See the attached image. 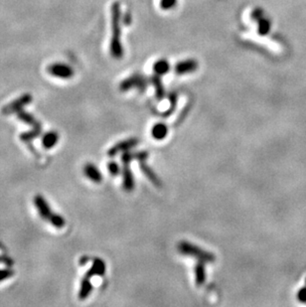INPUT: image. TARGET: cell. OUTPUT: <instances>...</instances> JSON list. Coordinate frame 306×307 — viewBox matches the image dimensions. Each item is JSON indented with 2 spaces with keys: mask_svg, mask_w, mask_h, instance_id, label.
Listing matches in <instances>:
<instances>
[{
  "mask_svg": "<svg viewBox=\"0 0 306 307\" xmlns=\"http://www.w3.org/2000/svg\"><path fill=\"white\" fill-rule=\"evenodd\" d=\"M177 249L181 255L196 258L198 261H201L205 264H212L216 260L215 256L212 253H209L200 246L192 245L191 243L186 241L180 242L177 245Z\"/></svg>",
  "mask_w": 306,
  "mask_h": 307,
  "instance_id": "cell-1",
  "label": "cell"
},
{
  "mask_svg": "<svg viewBox=\"0 0 306 307\" xmlns=\"http://www.w3.org/2000/svg\"><path fill=\"white\" fill-rule=\"evenodd\" d=\"M120 9L119 4L114 3L112 8V21H113V37L110 41V54L114 57H121L122 56V45L120 42Z\"/></svg>",
  "mask_w": 306,
  "mask_h": 307,
  "instance_id": "cell-2",
  "label": "cell"
},
{
  "mask_svg": "<svg viewBox=\"0 0 306 307\" xmlns=\"http://www.w3.org/2000/svg\"><path fill=\"white\" fill-rule=\"evenodd\" d=\"M33 101V97L30 94H24L12 102L7 103L1 109V113L5 116H9L12 114H17L23 109V107L27 106Z\"/></svg>",
  "mask_w": 306,
  "mask_h": 307,
  "instance_id": "cell-3",
  "label": "cell"
},
{
  "mask_svg": "<svg viewBox=\"0 0 306 307\" xmlns=\"http://www.w3.org/2000/svg\"><path fill=\"white\" fill-rule=\"evenodd\" d=\"M47 72L58 79L62 80H70L74 77V70L69 65L63 64V63H54L48 66Z\"/></svg>",
  "mask_w": 306,
  "mask_h": 307,
  "instance_id": "cell-4",
  "label": "cell"
},
{
  "mask_svg": "<svg viewBox=\"0 0 306 307\" xmlns=\"http://www.w3.org/2000/svg\"><path fill=\"white\" fill-rule=\"evenodd\" d=\"M140 141L137 138H128L125 141H122L117 144H115L114 146H112L108 150H107V155L109 157H115L116 155H118L119 153L125 152L130 150L131 148H134L136 145H138Z\"/></svg>",
  "mask_w": 306,
  "mask_h": 307,
  "instance_id": "cell-5",
  "label": "cell"
},
{
  "mask_svg": "<svg viewBox=\"0 0 306 307\" xmlns=\"http://www.w3.org/2000/svg\"><path fill=\"white\" fill-rule=\"evenodd\" d=\"M33 203L35 205L42 219L44 221L49 222V220L53 216L54 212L52 211L50 205L46 201V199L42 195H36L33 199Z\"/></svg>",
  "mask_w": 306,
  "mask_h": 307,
  "instance_id": "cell-6",
  "label": "cell"
},
{
  "mask_svg": "<svg viewBox=\"0 0 306 307\" xmlns=\"http://www.w3.org/2000/svg\"><path fill=\"white\" fill-rule=\"evenodd\" d=\"M146 87V82L141 76H133L126 80H124L120 85V90L122 92H127L131 89H138V90H144Z\"/></svg>",
  "mask_w": 306,
  "mask_h": 307,
  "instance_id": "cell-7",
  "label": "cell"
},
{
  "mask_svg": "<svg viewBox=\"0 0 306 307\" xmlns=\"http://www.w3.org/2000/svg\"><path fill=\"white\" fill-rule=\"evenodd\" d=\"M85 176L96 184L102 183V175L100 169L93 163H87L84 166Z\"/></svg>",
  "mask_w": 306,
  "mask_h": 307,
  "instance_id": "cell-8",
  "label": "cell"
},
{
  "mask_svg": "<svg viewBox=\"0 0 306 307\" xmlns=\"http://www.w3.org/2000/svg\"><path fill=\"white\" fill-rule=\"evenodd\" d=\"M123 189L126 192L133 191L135 187L134 177L132 174V171L129 167V164H123Z\"/></svg>",
  "mask_w": 306,
  "mask_h": 307,
  "instance_id": "cell-9",
  "label": "cell"
},
{
  "mask_svg": "<svg viewBox=\"0 0 306 307\" xmlns=\"http://www.w3.org/2000/svg\"><path fill=\"white\" fill-rule=\"evenodd\" d=\"M105 270H106L105 263L102 261V259L96 258V259L94 260V262H93L92 267L86 272V275H85V276L90 277V278H92V277L95 276V275L102 276V275H104Z\"/></svg>",
  "mask_w": 306,
  "mask_h": 307,
  "instance_id": "cell-10",
  "label": "cell"
},
{
  "mask_svg": "<svg viewBox=\"0 0 306 307\" xmlns=\"http://www.w3.org/2000/svg\"><path fill=\"white\" fill-rule=\"evenodd\" d=\"M59 141H60V134L56 130H51V131L46 132L42 136V146L45 149L49 150V149H52L54 146H56L59 143Z\"/></svg>",
  "mask_w": 306,
  "mask_h": 307,
  "instance_id": "cell-11",
  "label": "cell"
},
{
  "mask_svg": "<svg viewBox=\"0 0 306 307\" xmlns=\"http://www.w3.org/2000/svg\"><path fill=\"white\" fill-rule=\"evenodd\" d=\"M16 115H17V119L21 121L22 123H26L27 125H30L31 127H42L40 122L37 121L36 118L33 115H31L30 113L22 109L20 111H18Z\"/></svg>",
  "mask_w": 306,
  "mask_h": 307,
  "instance_id": "cell-12",
  "label": "cell"
},
{
  "mask_svg": "<svg viewBox=\"0 0 306 307\" xmlns=\"http://www.w3.org/2000/svg\"><path fill=\"white\" fill-rule=\"evenodd\" d=\"M141 169H142L143 174L148 178V180L152 184L155 185L157 187H161L162 186V182L159 179V177L155 174V172L147 164L145 163V161H142L141 162Z\"/></svg>",
  "mask_w": 306,
  "mask_h": 307,
  "instance_id": "cell-13",
  "label": "cell"
},
{
  "mask_svg": "<svg viewBox=\"0 0 306 307\" xmlns=\"http://www.w3.org/2000/svg\"><path fill=\"white\" fill-rule=\"evenodd\" d=\"M42 133V127H32V129L28 131H24L19 135L21 142L24 144H30L34 139L38 138Z\"/></svg>",
  "mask_w": 306,
  "mask_h": 307,
  "instance_id": "cell-14",
  "label": "cell"
},
{
  "mask_svg": "<svg viewBox=\"0 0 306 307\" xmlns=\"http://www.w3.org/2000/svg\"><path fill=\"white\" fill-rule=\"evenodd\" d=\"M168 134V127L163 123H158L154 124L151 128V136L155 141H162Z\"/></svg>",
  "mask_w": 306,
  "mask_h": 307,
  "instance_id": "cell-15",
  "label": "cell"
},
{
  "mask_svg": "<svg viewBox=\"0 0 306 307\" xmlns=\"http://www.w3.org/2000/svg\"><path fill=\"white\" fill-rule=\"evenodd\" d=\"M92 290H93V285L91 283V278L85 276L81 282V287H80L79 294H78L79 299L85 300L86 298H88L89 295L91 294Z\"/></svg>",
  "mask_w": 306,
  "mask_h": 307,
  "instance_id": "cell-16",
  "label": "cell"
},
{
  "mask_svg": "<svg viewBox=\"0 0 306 307\" xmlns=\"http://www.w3.org/2000/svg\"><path fill=\"white\" fill-rule=\"evenodd\" d=\"M195 281L197 286L202 287L206 282V268H205V263L199 261L197 265L195 266Z\"/></svg>",
  "mask_w": 306,
  "mask_h": 307,
  "instance_id": "cell-17",
  "label": "cell"
},
{
  "mask_svg": "<svg viewBox=\"0 0 306 307\" xmlns=\"http://www.w3.org/2000/svg\"><path fill=\"white\" fill-rule=\"evenodd\" d=\"M196 65L191 62H186V63H180L179 65L176 66V73L183 75V74H188L193 71H195Z\"/></svg>",
  "mask_w": 306,
  "mask_h": 307,
  "instance_id": "cell-18",
  "label": "cell"
},
{
  "mask_svg": "<svg viewBox=\"0 0 306 307\" xmlns=\"http://www.w3.org/2000/svg\"><path fill=\"white\" fill-rule=\"evenodd\" d=\"M153 85L155 87V96H156L157 100H159V101L162 100L165 96V91H164L161 81L159 80V78L157 76H155L153 78Z\"/></svg>",
  "mask_w": 306,
  "mask_h": 307,
  "instance_id": "cell-19",
  "label": "cell"
},
{
  "mask_svg": "<svg viewBox=\"0 0 306 307\" xmlns=\"http://www.w3.org/2000/svg\"><path fill=\"white\" fill-rule=\"evenodd\" d=\"M49 223L54 226L56 229H63L66 226L65 219L62 217L61 215L56 214V213L53 214V216L49 220Z\"/></svg>",
  "mask_w": 306,
  "mask_h": 307,
  "instance_id": "cell-20",
  "label": "cell"
},
{
  "mask_svg": "<svg viewBox=\"0 0 306 307\" xmlns=\"http://www.w3.org/2000/svg\"><path fill=\"white\" fill-rule=\"evenodd\" d=\"M14 273H15V271L10 267L0 269V283L12 277L14 275Z\"/></svg>",
  "mask_w": 306,
  "mask_h": 307,
  "instance_id": "cell-21",
  "label": "cell"
},
{
  "mask_svg": "<svg viewBox=\"0 0 306 307\" xmlns=\"http://www.w3.org/2000/svg\"><path fill=\"white\" fill-rule=\"evenodd\" d=\"M107 169L109 171V174L112 176H118L121 173L120 165L116 161H109L107 164Z\"/></svg>",
  "mask_w": 306,
  "mask_h": 307,
  "instance_id": "cell-22",
  "label": "cell"
},
{
  "mask_svg": "<svg viewBox=\"0 0 306 307\" xmlns=\"http://www.w3.org/2000/svg\"><path fill=\"white\" fill-rule=\"evenodd\" d=\"M132 160H135V152H130L129 150L123 152L122 161L123 164H129Z\"/></svg>",
  "mask_w": 306,
  "mask_h": 307,
  "instance_id": "cell-23",
  "label": "cell"
},
{
  "mask_svg": "<svg viewBox=\"0 0 306 307\" xmlns=\"http://www.w3.org/2000/svg\"><path fill=\"white\" fill-rule=\"evenodd\" d=\"M0 264H4V265H6V266H10L13 264V262H12L9 258L0 256Z\"/></svg>",
  "mask_w": 306,
  "mask_h": 307,
  "instance_id": "cell-24",
  "label": "cell"
}]
</instances>
